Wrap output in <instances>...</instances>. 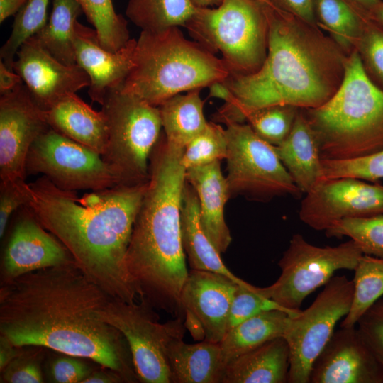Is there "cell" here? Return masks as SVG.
Listing matches in <instances>:
<instances>
[{"instance_id": "obj_5", "label": "cell", "mask_w": 383, "mask_h": 383, "mask_svg": "<svg viewBox=\"0 0 383 383\" xmlns=\"http://www.w3.org/2000/svg\"><path fill=\"white\" fill-rule=\"evenodd\" d=\"M302 110L322 160H352L383 150V89L369 76L355 49L345 59L333 96L317 108Z\"/></svg>"}, {"instance_id": "obj_24", "label": "cell", "mask_w": 383, "mask_h": 383, "mask_svg": "<svg viewBox=\"0 0 383 383\" xmlns=\"http://www.w3.org/2000/svg\"><path fill=\"white\" fill-rule=\"evenodd\" d=\"M289 368V348L281 336L229 362L225 367L222 383H286Z\"/></svg>"}, {"instance_id": "obj_31", "label": "cell", "mask_w": 383, "mask_h": 383, "mask_svg": "<svg viewBox=\"0 0 383 383\" xmlns=\"http://www.w3.org/2000/svg\"><path fill=\"white\" fill-rule=\"evenodd\" d=\"M196 6L192 0H129L126 14L145 31L184 26Z\"/></svg>"}, {"instance_id": "obj_20", "label": "cell", "mask_w": 383, "mask_h": 383, "mask_svg": "<svg viewBox=\"0 0 383 383\" xmlns=\"http://www.w3.org/2000/svg\"><path fill=\"white\" fill-rule=\"evenodd\" d=\"M239 284L212 271L191 269L181 292L184 311L201 321L204 340L220 343L227 333L231 306Z\"/></svg>"}, {"instance_id": "obj_15", "label": "cell", "mask_w": 383, "mask_h": 383, "mask_svg": "<svg viewBox=\"0 0 383 383\" xmlns=\"http://www.w3.org/2000/svg\"><path fill=\"white\" fill-rule=\"evenodd\" d=\"M383 214V185L353 177L321 179L306 194L299 219L311 228L326 231L344 218Z\"/></svg>"}, {"instance_id": "obj_33", "label": "cell", "mask_w": 383, "mask_h": 383, "mask_svg": "<svg viewBox=\"0 0 383 383\" xmlns=\"http://www.w3.org/2000/svg\"><path fill=\"white\" fill-rule=\"evenodd\" d=\"M94 26L101 45L116 52L131 39L127 21L114 10L112 0H77Z\"/></svg>"}, {"instance_id": "obj_12", "label": "cell", "mask_w": 383, "mask_h": 383, "mask_svg": "<svg viewBox=\"0 0 383 383\" xmlns=\"http://www.w3.org/2000/svg\"><path fill=\"white\" fill-rule=\"evenodd\" d=\"M353 294V279L333 276L306 309L291 316L283 335L290 351L289 383H309L314 360L348 313Z\"/></svg>"}, {"instance_id": "obj_17", "label": "cell", "mask_w": 383, "mask_h": 383, "mask_svg": "<svg viewBox=\"0 0 383 383\" xmlns=\"http://www.w3.org/2000/svg\"><path fill=\"white\" fill-rule=\"evenodd\" d=\"M309 383H383V367L356 326L340 327L314 360Z\"/></svg>"}, {"instance_id": "obj_36", "label": "cell", "mask_w": 383, "mask_h": 383, "mask_svg": "<svg viewBox=\"0 0 383 383\" xmlns=\"http://www.w3.org/2000/svg\"><path fill=\"white\" fill-rule=\"evenodd\" d=\"M299 109L292 106H271L248 111L243 119L261 138L277 146L289 135Z\"/></svg>"}, {"instance_id": "obj_18", "label": "cell", "mask_w": 383, "mask_h": 383, "mask_svg": "<svg viewBox=\"0 0 383 383\" xmlns=\"http://www.w3.org/2000/svg\"><path fill=\"white\" fill-rule=\"evenodd\" d=\"M72 262L74 261L67 248L23 206L4 252V280Z\"/></svg>"}, {"instance_id": "obj_41", "label": "cell", "mask_w": 383, "mask_h": 383, "mask_svg": "<svg viewBox=\"0 0 383 383\" xmlns=\"http://www.w3.org/2000/svg\"><path fill=\"white\" fill-rule=\"evenodd\" d=\"M357 329L383 367V299H378L360 317Z\"/></svg>"}, {"instance_id": "obj_39", "label": "cell", "mask_w": 383, "mask_h": 383, "mask_svg": "<svg viewBox=\"0 0 383 383\" xmlns=\"http://www.w3.org/2000/svg\"><path fill=\"white\" fill-rule=\"evenodd\" d=\"M272 309L284 310L294 316L299 313H293L282 308L273 300L262 294L259 287L249 283L244 285L239 284L231 306L227 332L251 317Z\"/></svg>"}, {"instance_id": "obj_44", "label": "cell", "mask_w": 383, "mask_h": 383, "mask_svg": "<svg viewBox=\"0 0 383 383\" xmlns=\"http://www.w3.org/2000/svg\"><path fill=\"white\" fill-rule=\"evenodd\" d=\"M68 355L55 359L50 367L52 380L57 383L82 382L92 372L88 365Z\"/></svg>"}, {"instance_id": "obj_40", "label": "cell", "mask_w": 383, "mask_h": 383, "mask_svg": "<svg viewBox=\"0 0 383 383\" xmlns=\"http://www.w3.org/2000/svg\"><path fill=\"white\" fill-rule=\"evenodd\" d=\"M355 49L367 74L383 86V28L370 18Z\"/></svg>"}, {"instance_id": "obj_55", "label": "cell", "mask_w": 383, "mask_h": 383, "mask_svg": "<svg viewBox=\"0 0 383 383\" xmlns=\"http://www.w3.org/2000/svg\"><path fill=\"white\" fill-rule=\"evenodd\" d=\"M257 1L262 3V4H269L267 0H257Z\"/></svg>"}, {"instance_id": "obj_11", "label": "cell", "mask_w": 383, "mask_h": 383, "mask_svg": "<svg viewBox=\"0 0 383 383\" xmlns=\"http://www.w3.org/2000/svg\"><path fill=\"white\" fill-rule=\"evenodd\" d=\"M140 303L111 298L100 312L101 319L126 340L139 381L172 383L167 351L172 341L183 338L184 319L160 323L143 299Z\"/></svg>"}, {"instance_id": "obj_42", "label": "cell", "mask_w": 383, "mask_h": 383, "mask_svg": "<svg viewBox=\"0 0 383 383\" xmlns=\"http://www.w3.org/2000/svg\"><path fill=\"white\" fill-rule=\"evenodd\" d=\"M38 353H20L3 369L4 382L9 383H40L43 382Z\"/></svg>"}, {"instance_id": "obj_34", "label": "cell", "mask_w": 383, "mask_h": 383, "mask_svg": "<svg viewBox=\"0 0 383 383\" xmlns=\"http://www.w3.org/2000/svg\"><path fill=\"white\" fill-rule=\"evenodd\" d=\"M325 233L328 238L348 237L363 255L383 258V214L344 218L333 222Z\"/></svg>"}, {"instance_id": "obj_35", "label": "cell", "mask_w": 383, "mask_h": 383, "mask_svg": "<svg viewBox=\"0 0 383 383\" xmlns=\"http://www.w3.org/2000/svg\"><path fill=\"white\" fill-rule=\"evenodd\" d=\"M49 0H28L17 13L10 36L0 50V58L13 71L16 53L21 45L36 35L47 23Z\"/></svg>"}, {"instance_id": "obj_27", "label": "cell", "mask_w": 383, "mask_h": 383, "mask_svg": "<svg viewBox=\"0 0 383 383\" xmlns=\"http://www.w3.org/2000/svg\"><path fill=\"white\" fill-rule=\"evenodd\" d=\"M292 316L287 311H263L229 330L219 343L225 366L238 356L284 335Z\"/></svg>"}, {"instance_id": "obj_51", "label": "cell", "mask_w": 383, "mask_h": 383, "mask_svg": "<svg viewBox=\"0 0 383 383\" xmlns=\"http://www.w3.org/2000/svg\"><path fill=\"white\" fill-rule=\"evenodd\" d=\"M209 97H216L225 102L230 101L233 97V94L223 82H216L209 86Z\"/></svg>"}, {"instance_id": "obj_46", "label": "cell", "mask_w": 383, "mask_h": 383, "mask_svg": "<svg viewBox=\"0 0 383 383\" xmlns=\"http://www.w3.org/2000/svg\"><path fill=\"white\" fill-rule=\"evenodd\" d=\"M23 82L21 77L14 71L9 70L2 60H0V93L8 92L19 84Z\"/></svg>"}, {"instance_id": "obj_22", "label": "cell", "mask_w": 383, "mask_h": 383, "mask_svg": "<svg viewBox=\"0 0 383 383\" xmlns=\"http://www.w3.org/2000/svg\"><path fill=\"white\" fill-rule=\"evenodd\" d=\"M49 126L104 156L108 139V121L104 112L94 109L76 93L62 98L44 111Z\"/></svg>"}, {"instance_id": "obj_43", "label": "cell", "mask_w": 383, "mask_h": 383, "mask_svg": "<svg viewBox=\"0 0 383 383\" xmlns=\"http://www.w3.org/2000/svg\"><path fill=\"white\" fill-rule=\"evenodd\" d=\"M28 183H0V237L2 238L8 222L17 209L26 205Z\"/></svg>"}, {"instance_id": "obj_4", "label": "cell", "mask_w": 383, "mask_h": 383, "mask_svg": "<svg viewBox=\"0 0 383 383\" xmlns=\"http://www.w3.org/2000/svg\"><path fill=\"white\" fill-rule=\"evenodd\" d=\"M184 150L169 143L164 134L153 148L126 257L139 299L183 319L181 292L189 274L181 233Z\"/></svg>"}, {"instance_id": "obj_7", "label": "cell", "mask_w": 383, "mask_h": 383, "mask_svg": "<svg viewBox=\"0 0 383 383\" xmlns=\"http://www.w3.org/2000/svg\"><path fill=\"white\" fill-rule=\"evenodd\" d=\"M265 4L223 0L216 7H196L184 27L205 49L221 54L230 74H249L260 68L267 56Z\"/></svg>"}, {"instance_id": "obj_10", "label": "cell", "mask_w": 383, "mask_h": 383, "mask_svg": "<svg viewBox=\"0 0 383 383\" xmlns=\"http://www.w3.org/2000/svg\"><path fill=\"white\" fill-rule=\"evenodd\" d=\"M362 255L351 239L337 246L318 247L295 233L278 262L279 278L259 291L286 310L299 313L310 294L324 286L336 271L354 270Z\"/></svg>"}, {"instance_id": "obj_26", "label": "cell", "mask_w": 383, "mask_h": 383, "mask_svg": "<svg viewBox=\"0 0 383 383\" xmlns=\"http://www.w3.org/2000/svg\"><path fill=\"white\" fill-rule=\"evenodd\" d=\"M167 358L172 383H222L226 366L219 343L189 344L176 339L169 345Z\"/></svg>"}, {"instance_id": "obj_14", "label": "cell", "mask_w": 383, "mask_h": 383, "mask_svg": "<svg viewBox=\"0 0 383 383\" xmlns=\"http://www.w3.org/2000/svg\"><path fill=\"white\" fill-rule=\"evenodd\" d=\"M49 128L44 111L23 82L1 94L0 183L26 182L30 148Z\"/></svg>"}, {"instance_id": "obj_50", "label": "cell", "mask_w": 383, "mask_h": 383, "mask_svg": "<svg viewBox=\"0 0 383 383\" xmlns=\"http://www.w3.org/2000/svg\"><path fill=\"white\" fill-rule=\"evenodd\" d=\"M124 382L123 378L116 372L111 371L92 372L82 383H113Z\"/></svg>"}, {"instance_id": "obj_48", "label": "cell", "mask_w": 383, "mask_h": 383, "mask_svg": "<svg viewBox=\"0 0 383 383\" xmlns=\"http://www.w3.org/2000/svg\"><path fill=\"white\" fill-rule=\"evenodd\" d=\"M28 0H0V23L15 15Z\"/></svg>"}, {"instance_id": "obj_32", "label": "cell", "mask_w": 383, "mask_h": 383, "mask_svg": "<svg viewBox=\"0 0 383 383\" xmlns=\"http://www.w3.org/2000/svg\"><path fill=\"white\" fill-rule=\"evenodd\" d=\"M354 272L353 303L340 327L356 326L365 311L383 296V258L363 255Z\"/></svg>"}, {"instance_id": "obj_13", "label": "cell", "mask_w": 383, "mask_h": 383, "mask_svg": "<svg viewBox=\"0 0 383 383\" xmlns=\"http://www.w3.org/2000/svg\"><path fill=\"white\" fill-rule=\"evenodd\" d=\"M26 172L41 174L65 191H99L121 185L101 155L50 127L31 145Z\"/></svg>"}, {"instance_id": "obj_38", "label": "cell", "mask_w": 383, "mask_h": 383, "mask_svg": "<svg viewBox=\"0 0 383 383\" xmlns=\"http://www.w3.org/2000/svg\"><path fill=\"white\" fill-rule=\"evenodd\" d=\"M323 179L353 177L372 182L383 178V150L345 160H322Z\"/></svg>"}, {"instance_id": "obj_45", "label": "cell", "mask_w": 383, "mask_h": 383, "mask_svg": "<svg viewBox=\"0 0 383 383\" xmlns=\"http://www.w3.org/2000/svg\"><path fill=\"white\" fill-rule=\"evenodd\" d=\"M272 6L289 13L306 23L318 26L313 0H267Z\"/></svg>"}, {"instance_id": "obj_23", "label": "cell", "mask_w": 383, "mask_h": 383, "mask_svg": "<svg viewBox=\"0 0 383 383\" xmlns=\"http://www.w3.org/2000/svg\"><path fill=\"white\" fill-rule=\"evenodd\" d=\"M274 147L301 193L309 192L323 179L318 141L301 109L296 114L289 135Z\"/></svg>"}, {"instance_id": "obj_49", "label": "cell", "mask_w": 383, "mask_h": 383, "mask_svg": "<svg viewBox=\"0 0 383 383\" xmlns=\"http://www.w3.org/2000/svg\"><path fill=\"white\" fill-rule=\"evenodd\" d=\"M0 338V368L2 370L21 351L4 338Z\"/></svg>"}, {"instance_id": "obj_54", "label": "cell", "mask_w": 383, "mask_h": 383, "mask_svg": "<svg viewBox=\"0 0 383 383\" xmlns=\"http://www.w3.org/2000/svg\"><path fill=\"white\" fill-rule=\"evenodd\" d=\"M361 6H362L367 10H369L372 7L377 5L382 0H354Z\"/></svg>"}, {"instance_id": "obj_29", "label": "cell", "mask_w": 383, "mask_h": 383, "mask_svg": "<svg viewBox=\"0 0 383 383\" xmlns=\"http://www.w3.org/2000/svg\"><path fill=\"white\" fill-rule=\"evenodd\" d=\"M317 24L343 50L351 52L370 19L367 10L354 0H313Z\"/></svg>"}, {"instance_id": "obj_3", "label": "cell", "mask_w": 383, "mask_h": 383, "mask_svg": "<svg viewBox=\"0 0 383 383\" xmlns=\"http://www.w3.org/2000/svg\"><path fill=\"white\" fill-rule=\"evenodd\" d=\"M265 9L266 58L255 72L230 74L223 81L233 97L215 113L216 122L244 123L245 113L275 105L317 108L340 85L343 50L316 26L269 4Z\"/></svg>"}, {"instance_id": "obj_47", "label": "cell", "mask_w": 383, "mask_h": 383, "mask_svg": "<svg viewBox=\"0 0 383 383\" xmlns=\"http://www.w3.org/2000/svg\"><path fill=\"white\" fill-rule=\"evenodd\" d=\"M184 326L195 340H204L205 331L201 321L194 314L187 310L184 313Z\"/></svg>"}, {"instance_id": "obj_30", "label": "cell", "mask_w": 383, "mask_h": 383, "mask_svg": "<svg viewBox=\"0 0 383 383\" xmlns=\"http://www.w3.org/2000/svg\"><path fill=\"white\" fill-rule=\"evenodd\" d=\"M82 12L77 0H53L46 25L35 35L52 56L65 65H77L73 40L75 23Z\"/></svg>"}, {"instance_id": "obj_6", "label": "cell", "mask_w": 383, "mask_h": 383, "mask_svg": "<svg viewBox=\"0 0 383 383\" xmlns=\"http://www.w3.org/2000/svg\"><path fill=\"white\" fill-rule=\"evenodd\" d=\"M229 74L222 59L187 39L178 27L142 30L134 66L119 90L158 107L174 95L223 82Z\"/></svg>"}, {"instance_id": "obj_1", "label": "cell", "mask_w": 383, "mask_h": 383, "mask_svg": "<svg viewBox=\"0 0 383 383\" xmlns=\"http://www.w3.org/2000/svg\"><path fill=\"white\" fill-rule=\"evenodd\" d=\"M111 297L75 262L5 280L0 289V337L18 348L37 346L91 360L139 380L123 335L100 312Z\"/></svg>"}, {"instance_id": "obj_9", "label": "cell", "mask_w": 383, "mask_h": 383, "mask_svg": "<svg viewBox=\"0 0 383 383\" xmlns=\"http://www.w3.org/2000/svg\"><path fill=\"white\" fill-rule=\"evenodd\" d=\"M226 177L231 197L267 202L275 197H299L301 191L282 165L274 145L247 123L228 121Z\"/></svg>"}, {"instance_id": "obj_25", "label": "cell", "mask_w": 383, "mask_h": 383, "mask_svg": "<svg viewBox=\"0 0 383 383\" xmlns=\"http://www.w3.org/2000/svg\"><path fill=\"white\" fill-rule=\"evenodd\" d=\"M181 233L184 251L191 269L224 274L239 284L248 282L233 274L223 262L221 253L205 233L200 221L196 191L187 181L183 190Z\"/></svg>"}, {"instance_id": "obj_2", "label": "cell", "mask_w": 383, "mask_h": 383, "mask_svg": "<svg viewBox=\"0 0 383 383\" xmlns=\"http://www.w3.org/2000/svg\"><path fill=\"white\" fill-rule=\"evenodd\" d=\"M148 182L91 191L79 198L42 176L28 183L25 206L92 281L111 298L133 302L139 296L126 257Z\"/></svg>"}, {"instance_id": "obj_19", "label": "cell", "mask_w": 383, "mask_h": 383, "mask_svg": "<svg viewBox=\"0 0 383 383\" xmlns=\"http://www.w3.org/2000/svg\"><path fill=\"white\" fill-rule=\"evenodd\" d=\"M136 42L131 38L120 50L111 52L101 45L95 29L77 21L73 40L76 63L89 77L88 93L92 101L102 105L110 91L121 89L134 66Z\"/></svg>"}, {"instance_id": "obj_28", "label": "cell", "mask_w": 383, "mask_h": 383, "mask_svg": "<svg viewBox=\"0 0 383 383\" xmlns=\"http://www.w3.org/2000/svg\"><path fill=\"white\" fill-rule=\"evenodd\" d=\"M201 89L178 94L158 106L165 138L175 147L184 149L208 123L204 114Z\"/></svg>"}, {"instance_id": "obj_52", "label": "cell", "mask_w": 383, "mask_h": 383, "mask_svg": "<svg viewBox=\"0 0 383 383\" xmlns=\"http://www.w3.org/2000/svg\"><path fill=\"white\" fill-rule=\"evenodd\" d=\"M370 17L383 28V1L367 10Z\"/></svg>"}, {"instance_id": "obj_53", "label": "cell", "mask_w": 383, "mask_h": 383, "mask_svg": "<svg viewBox=\"0 0 383 383\" xmlns=\"http://www.w3.org/2000/svg\"><path fill=\"white\" fill-rule=\"evenodd\" d=\"M223 0H192L196 7H213L218 6Z\"/></svg>"}, {"instance_id": "obj_8", "label": "cell", "mask_w": 383, "mask_h": 383, "mask_svg": "<svg viewBox=\"0 0 383 383\" xmlns=\"http://www.w3.org/2000/svg\"><path fill=\"white\" fill-rule=\"evenodd\" d=\"M101 106L109 126L107 149L102 157L121 185L147 182L150 156L161 135L159 108L119 89L110 91Z\"/></svg>"}, {"instance_id": "obj_37", "label": "cell", "mask_w": 383, "mask_h": 383, "mask_svg": "<svg viewBox=\"0 0 383 383\" xmlns=\"http://www.w3.org/2000/svg\"><path fill=\"white\" fill-rule=\"evenodd\" d=\"M227 140L225 128L215 122L206 128L185 146L182 164L186 170L204 166L226 158Z\"/></svg>"}, {"instance_id": "obj_21", "label": "cell", "mask_w": 383, "mask_h": 383, "mask_svg": "<svg viewBox=\"0 0 383 383\" xmlns=\"http://www.w3.org/2000/svg\"><path fill=\"white\" fill-rule=\"evenodd\" d=\"M186 181L196 192L201 226L217 250L225 252L232 241L224 209L231 194L221 161L186 170Z\"/></svg>"}, {"instance_id": "obj_16", "label": "cell", "mask_w": 383, "mask_h": 383, "mask_svg": "<svg viewBox=\"0 0 383 383\" xmlns=\"http://www.w3.org/2000/svg\"><path fill=\"white\" fill-rule=\"evenodd\" d=\"M13 71L22 79L36 104L46 111L67 94L89 87L90 79L77 65H65L52 56L36 35L19 48Z\"/></svg>"}]
</instances>
